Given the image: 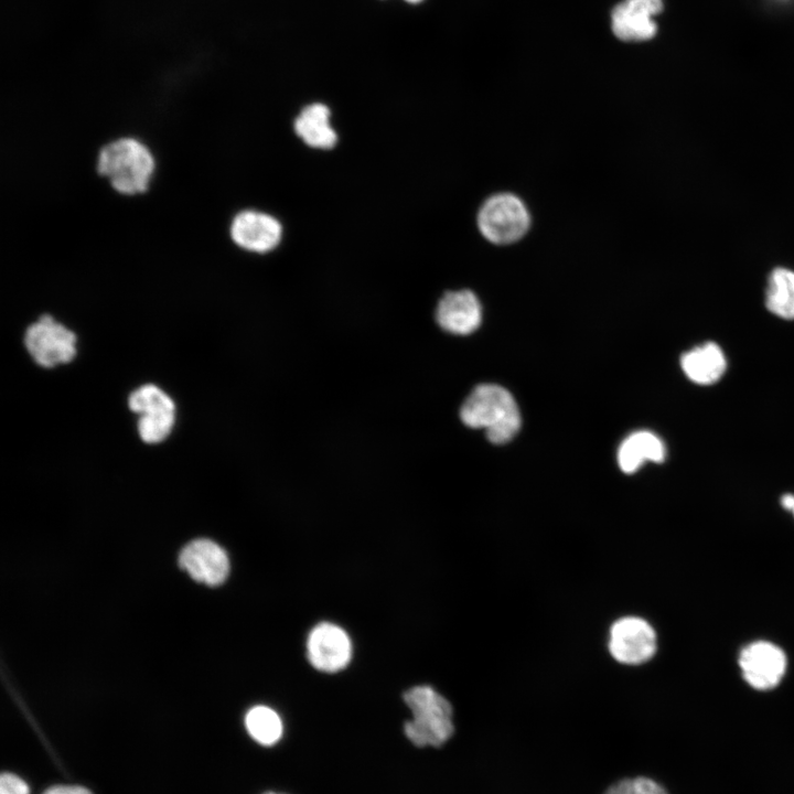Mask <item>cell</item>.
<instances>
[{"instance_id":"5bb4252c","label":"cell","mask_w":794,"mask_h":794,"mask_svg":"<svg viewBox=\"0 0 794 794\" xmlns=\"http://www.w3.org/2000/svg\"><path fill=\"white\" fill-rule=\"evenodd\" d=\"M331 117L332 111L326 104L310 103L294 117L293 132L310 149L332 150L339 142V135L332 126Z\"/></svg>"},{"instance_id":"5b68a950","label":"cell","mask_w":794,"mask_h":794,"mask_svg":"<svg viewBox=\"0 0 794 794\" xmlns=\"http://www.w3.org/2000/svg\"><path fill=\"white\" fill-rule=\"evenodd\" d=\"M228 238L242 251L265 255L282 242L283 226L273 214L256 208L237 211L228 222Z\"/></svg>"},{"instance_id":"8fae6325","label":"cell","mask_w":794,"mask_h":794,"mask_svg":"<svg viewBox=\"0 0 794 794\" xmlns=\"http://www.w3.org/2000/svg\"><path fill=\"white\" fill-rule=\"evenodd\" d=\"M307 652L309 662L314 668L334 673L343 669L350 663L352 644L343 629L323 622L311 630L308 636Z\"/></svg>"},{"instance_id":"9a60e30c","label":"cell","mask_w":794,"mask_h":794,"mask_svg":"<svg viewBox=\"0 0 794 794\" xmlns=\"http://www.w3.org/2000/svg\"><path fill=\"white\" fill-rule=\"evenodd\" d=\"M680 365L691 382L710 385L725 374L727 361L719 345L707 342L686 352L680 358Z\"/></svg>"},{"instance_id":"ffe728a7","label":"cell","mask_w":794,"mask_h":794,"mask_svg":"<svg viewBox=\"0 0 794 794\" xmlns=\"http://www.w3.org/2000/svg\"><path fill=\"white\" fill-rule=\"evenodd\" d=\"M0 794H30L28 784L12 773H3L0 777Z\"/></svg>"},{"instance_id":"d4e9b609","label":"cell","mask_w":794,"mask_h":794,"mask_svg":"<svg viewBox=\"0 0 794 794\" xmlns=\"http://www.w3.org/2000/svg\"><path fill=\"white\" fill-rule=\"evenodd\" d=\"M793 512H794V508H793Z\"/></svg>"},{"instance_id":"9c48e42d","label":"cell","mask_w":794,"mask_h":794,"mask_svg":"<svg viewBox=\"0 0 794 794\" xmlns=\"http://www.w3.org/2000/svg\"><path fill=\"white\" fill-rule=\"evenodd\" d=\"M738 662L744 680L759 690L777 686L787 665L784 651L768 641H755L744 646Z\"/></svg>"},{"instance_id":"52a82bcc","label":"cell","mask_w":794,"mask_h":794,"mask_svg":"<svg viewBox=\"0 0 794 794\" xmlns=\"http://www.w3.org/2000/svg\"><path fill=\"white\" fill-rule=\"evenodd\" d=\"M76 335L52 315L43 314L25 332L24 344L42 367L71 362L76 355Z\"/></svg>"},{"instance_id":"cb8c5ba5","label":"cell","mask_w":794,"mask_h":794,"mask_svg":"<svg viewBox=\"0 0 794 794\" xmlns=\"http://www.w3.org/2000/svg\"><path fill=\"white\" fill-rule=\"evenodd\" d=\"M266 794H276V793H266Z\"/></svg>"},{"instance_id":"6da1fadb","label":"cell","mask_w":794,"mask_h":794,"mask_svg":"<svg viewBox=\"0 0 794 794\" xmlns=\"http://www.w3.org/2000/svg\"><path fill=\"white\" fill-rule=\"evenodd\" d=\"M157 158L141 139L121 136L97 151L95 169L110 189L122 196L147 193L157 172Z\"/></svg>"},{"instance_id":"e0dca14e","label":"cell","mask_w":794,"mask_h":794,"mask_svg":"<svg viewBox=\"0 0 794 794\" xmlns=\"http://www.w3.org/2000/svg\"><path fill=\"white\" fill-rule=\"evenodd\" d=\"M766 309L774 315L794 319V271L777 267L771 271L765 290Z\"/></svg>"},{"instance_id":"30bf717a","label":"cell","mask_w":794,"mask_h":794,"mask_svg":"<svg viewBox=\"0 0 794 794\" xmlns=\"http://www.w3.org/2000/svg\"><path fill=\"white\" fill-rule=\"evenodd\" d=\"M663 0H622L611 11V30L623 42H645L657 33Z\"/></svg>"},{"instance_id":"3957f363","label":"cell","mask_w":794,"mask_h":794,"mask_svg":"<svg viewBox=\"0 0 794 794\" xmlns=\"http://www.w3.org/2000/svg\"><path fill=\"white\" fill-rule=\"evenodd\" d=\"M412 712L405 723L406 737L417 747H440L453 734L452 707L430 686H416L404 694Z\"/></svg>"},{"instance_id":"44dd1931","label":"cell","mask_w":794,"mask_h":794,"mask_svg":"<svg viewBox=\"0 0 794 794\" xmlns=\"http://www.w3.org/2000/svg\"><path fill=\"white\" fill-rule=\"evenodd\" d=\"M43 794H93L88 788L79 785H55Z\"/></svg>"},{"instance_id":"277c9868","label":"cell","mask_w":794,"mask_h":794,"mask_svg":"<svg viewBox=\"0 0 794 794\" xmlns=\"http://www.w3.org/2000/svg\"><path fill=\"white\" fill-rule=\"evenodd\" d=\"M529 225L530 216L526 205L512 193L490 196L478 213L481 234L497 245L517 242L527 233Z\"/></svg>"},{"instance_id":"7a4b0ae2","label":"cell","mask_w":794,"mask_h":794,"mask_svg":"<svg viewBox=\"0 0 794 794\" xmlns=\"http://www.w3.org/2000/svg\"><path fill=\"white\" fill-rule=\"evenodd\" d=\"M460 418L470 428L485 429L487 439L496 444L509 441L521 427L513 396L494 384L476 386L463 401Z\"/></svg>"},{"instance_id":"603a6c76","label":"cell","mask_w":794,"mask_h":794,"mask_svg":"<svg viewBox=\"0 0 794 794\" xmlns=\"http://www.w3.org/2000/svg\"><path fill=\"white\" fill-rule=\"evenodd\" d=\"M405 1L416 4V3L421 2L422 0H405Z\"/></svg>"},{"instance_id":"ba28073f","label":"cell","mask_w":794,"mask_h":794,"mask_svg":"<svg viewBox=\"0 0 794 794\" xmlns=\"http://www.w3.org/2000/svg\"><path fill=\"white\" fill-rule=\"evenodd\" d=\"M608 647L616 662L640 665L654 656L657 648L656 632L640 616H623L611 625Z\"/></svg>"},{"instance_id":"7402d4cb","label":"cell","mask_w":794,"mask_h":794,"mask_svg":"<svg viewBox=\"0 0 794 794\" xmlns=\"http://www.w3.org/2000/svg\"><path fill=\"white\" fill-rule=\"evenodd\" d=\"M781 504L785 509L793 511L794 508V495L785 494L781 498Z\"/></svg>"},{"instance_id":"4fadbf2b","label":"cell","mask_w":794,"mask_h":794,"mask_svg":"<svg viewBox=\"0 0 794 794\" xmlns=\"http://www.w3.org/2000/svg\"><path fill=\"white\" fill-rule=\"evenodd\" d=\"M434 319L446 332L468 335L480 326L482 308L471 290L447 291L437 303Z\"/></svg>"},{"instance_id":"2e32d148","label":"cell","mask_w":794,"mask_h":794,"mask_svg":"<svg viewBox=\"0 0 794 794\" xmlns=\"http://www.w3.org/2000/svg\"><path fill=\"white\" fill-rule=\"evenodd\" d=\"M665 458L662 440L650 431L630 434L620 446L618 461L625 473L635 472L645 461L659 463Z\"/></svg>"},{"instance_id":"ac0fdd59","label":"cell","mask_w":794,"mask_h":794,"mask_svg":"<svg viewBox=\"0 0 794 794\" xmlns=\"http://www.w3.org/2000/svg\"><path fill=\"white\" fill-rule=\"evenodd\" d=\"M245 726L250 737L262 745H272L282 736L280 717L266 706L253 707L245 717Z\"/></svg>"},{"instance_id":"7c38bea8","label":"cell","mask_w":794,"mask_h":794,"mask_svg":"<svg viewBox=\"0 0 794 794\" xmlns=\"http://www.w3.org/2000/svg\"><path fill=\"white\" fill-rule=\"evenodd\" d=\"M180 566L196 581L218 586L229 572V560L225 550L210 539H196L181 551Z\"/></svg>"},{"instance_id":"d6986e66","label":"cell","mask_w":794,"mask_h":794,"mask_svg":"<svg viewBox=\"0 0 794 794\" xmlns=\"http://www.w3.org/2000/svg\"><path fill=\"white\" fill-rule=\"evenodd\" d=\"M605 794H667L656 782L646 777L623 780L611 786Z\"/></svg>"},{"instance_id":"8992f818","label":"cell","mask_w":794,"mask_h":794,"mask_svg":"<svg viewBox=\"0 0 794 794\" xmlns=\"http://www.w3.org/2000/svg\"><path fill=\"white\" fill-rule=\"evenodd\" d=\"M131 411L139 415L138 432L147 443H159L171 432L175 421V404L155 385L133 390L128 399Z\"/></svg>"}]
</instances>
